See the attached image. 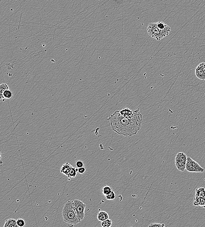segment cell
<instances>
[{"instance_id":"6da1fadb","label":"cell","mask_w":205,"mask_h":227,"mask_svg":"<svg viewBox=\"0 0 205 227\" xmlns=\"http://www.w3.org/2000/svg\"><path fill=\"white\" fill-rule=\"evenodd\" d=\"M113 131L119 135L132 136L136 135L142 126V115L139 108L133 111L130 118L121 115L119 111H115L107 119Z\"/></svg>"},{"instance_id":"7a4b0ae2","label":"cell","mask_w":205,"mask_h":227,"mask_svg":"<svg viewBox=\"0 0 205 227\" xmlns=\"http://www.w3.org/2000/svg\"><path fill=\"white\" fill-rule=\"evenodd\" d=\"M171 28L163 22L151 23L147 28V32L150 36L160 41L169 35Z\"/></svg>"},{"instance_id":"3957f363","label":"cell","mask_w":205,"mask_h":227,"mask_svg":"<svg viewBox=\"0 0 205 227\" xmlns=\"http://www.w3.org/2000/svg\"><path fill=\"white\" fill-rule=\"evenodd\" d=\"M63 221L69 227H73L76 224L81 222L78 219L75 208L73 201H68L64 204L62 211Z\"/></svg>"},{"instance_id":"277c9868","label":"cell","mask_w":205,"mask_h":227,"mask_svg":"<svg viewBox=\"0 0 205 227\" xmlns=\"http://www.w3.org/2000/svg\"><path fill=\"white\" fill-rule=\"evenodd\" d=\"M74 208L78 219L82 221L85 216V209L86 205L81 200H73Z\"/></svg>"},{"instance_id":"5b68a950","label":"cell","mask_w":205,"mask_h":227,"mask_svg":"<svg viewBox=\"0 0 205 227\" xmlns=\"http://www.w3.org/2000/svg\"><path fill=\"white\" fill-rule=\"evenodd\" d=\"M187 156L185 153L180 152L175 158V165L179 171L184 172L186 168Z\"/></svg>"},{"instance_id":"8992f818","label":"cell","mask_w":205,"mask_h":227,"mask_svg":"<svg viewBox=\"0 0 205 227\" xmlns=\"http://www.w3.org/2000/svg\"><path fill=\"white\" fill-rule=\"evenodd\" d=\"M185 169L188 172L193 173H203L205 171L199 163L190 157H187Z\"/></svg>"},{"instance_id":"52a82bcc","label":"cell","mask_w":205,"mask_h":227,"mask_svg":"<svg viewBox=\"0 0 205 227\" xmlns=\"http://www.w3.org/2000/svg\"><path fill=\"white\" fill-rule=\"evenodd\" d=\"M195 75L198 78L205 80V63H201L195 69Z\"/></svg>"},{"instance_id":"ba28073f","label":"cell","mask_w":205,"mask_h":227,"mask_svg":"<svg viewBox=\"0 0 205 227\" xmlns=\"http://www.w3.org/2000/svg\"><path fill=\"white\" fill-rule=\"evenodd\" d=\"M72 167V166L69 163L67 162L62 166L60 169V172L68 177L70 171Z\"/></svg>"},{"instance_id":"9c48e42d","label":"cell","mask_w":205,"mask_h":227,"mask_svg":"<svg viewBox=\"0 0 205 227\" xmlns=\"http://www.w3.org/2000/svg\"><path fill=\"white\" fill-rule=\"evenodd\" d=\"M193 204L195 206H200L205 208V198L195 196Z\"/></svg>"},{"instance_id":"30bf717a","label":"cell","mask_w":205,"mask_h":227,"mask_svg":"<svg viewBox=\"0 0 205 227\" xmlns=\"http://www.w3.org/2000/svg\"><path fill=\"white\" fill-rule=\"evenodd\" d=\"M121 115L127 118H130L133 113V110H130L128 108H123L119 111Z\"/></svg>"},{"instance_id":"8fae6325","label":"cell","mask_w":205,"mask_h":227,"mask_svg":"<svg viewBox=\"0 0 205 227\" xmlns=\"http://www.w3.org/2000/svg\"><path fill=\"white\" fill-rule=\"evenodd\" d=\"M97 219L100 221H103L105 220L109 219V214L106 211H99L97 215Z\"/></svg>"},{"instance_id":"7c38bea8","label":"cell","mask_w":205,"mask_h":227,"mask_svg":"<svg viewBox=\"0 0 205 227\" xmlns=\"http://www.w3.org/2000/svg\"><path fill=\"white\" fill-rule=\"evenodd\" d=\"M195 196L205 198V188L200 187L196 189L195 190Z\"/></svg>"},{"instance_id":"4fadbf2b","label":"cell","mask_w":205,"mask_h":227,"mask_svg":"<svg viewBox=\"0 0 205 227\" xmlns=\"http://www.w3.org/2000/svg\"><path fill=\"white\" fill-rule=\"evenodd\" d=\"M13 97V93L11 90H6L3 93V102H5L6 100L10 99H12Z\"/></svg>"},{"instance_id":"5bb4252c","label":"cell","mask_w":205,"mask_h":227,"mask_svg":"<svg viewBox=\"0 0 205 227\" xmlns=\"http://www.w3.org/2000/svg\"><path fill=\"white\" fill-rule=\"evenodd\" d=\"M9 87L6 84H3L0 85V98L3 101V94L6 90H9Z\"/></svg>"},{"instance_id":"9a60e30c","label":"cell","mask_w":205,"mask_h":227,"mask_svg":"<svg viewBox=\"0 0 205 227\" xmlns=\"http://www.w3.org/2000/svg\"><path fill=\"white\" fill-rule=\"evenodd\" d=\"M77 172H78V169L72 166L70 171L68 177L69 178H75L77 175Z\"/></svg>"},{"instance_id":"2e32d148","label":"cell","mask_w":205,"mask_h":227,"mask_svg":"<svg viewBox=\"0 0 205 227\" xmlns=\"http://www.w3.org/2000/svg\"><path fill=\"white\" fill-rule=\"evenodd\" d=\"M111 187L109 186H105L102 189V193L104 195H108L112 192Z\"/></svg>"},{"instance_id":"e0dca14e","label":"cell","mask_w":205,"mask_h":227,"mask_svg":"<svg viewBox=\"0 0 205 227\" xmlns=\"http://www.w3.org/2000/svg\"><path fill=\"white\" fill-rule=\"evenodd\" d=\"M112 225V221L111 219H108L102 222L101 226L102 227H111Z\"/></svg>"},{"instance_id":"ac0fdd59","label":"cell","mask_w":205,"mask_h":227,"mask_svg":"<svg viewBox=\"0 0 205 227\" xmlns=\"http://www.w3.org/2000/svg\"><path fill=\"white\" fill-rule=\"evenodd\" d=\"M16 224L19 227H24L26 226V221L22 218H20L16 220Z\"/></svg>"},{"instance_id":"d6986e66","label":"cell","mask_w":205,"mask_h":227,"mask_svg":"<svg viewBox=\"0 0 205 227\" xmlns=\"http://www.w3.org/2000/svg\"><path fill=\"white\" fill-rule=\"evenodd\" d=\"M9 227H19L16 224V220L14 219H8Z\"/></svg>"},{"instance_id":"ffe728a7","label":"cell","mask_w":205,"mask_h":227,"mask_svg":"<svg viewBox=\"0 0 205 227\" xmlns=\"http://www.w3.org/2000/svg\"><path fill=\"white\" fill-rule=\"evenodd\" d=\"M116 193L114 191L112 190V192H111L110 194L106 196H105V197L106 200L111 201V200H114L115 198H116Z\"/></svg>"},{"instance_id":"44dd1931","label":"cell","mask_w":205,"mask_h":227,"mask_svg":"<svg viewBox=\"0 0 205 227\" xmlns=\"http://www.w3.org/2000/svg\"><path fill=\"white\" fill-rule=\"evenodd\" d=\"M148 227H165V225L164 224L153 223L151 224Z\"/></svg>"},{"instance_id":"7402d4cb","label":"cell","mask_w":205,"mask_h":227,"mask_svg":"<svg viewBox=\"0 0 205 227\" xmlns=\"http://www.w3.org/2000/svg\"><path fill=\"white\" fill-rule=\"evenodd\" d=\"M76 166L77 168L83 167L84 166V163L82 161L78 160L76 162Z\"/></svg>"},{"instance_id":"603a6c76","label":"cell","mask_w":205,"mask_h":227,"mask_svg":"<svg viewBox=\"0 0 205 227\" xmlns=\"http://www.w3.org/2000/svg\"><path fill=\"white\" fill-rule=\"evenodd\" d=\"M77 169H78V173L81 174H83L84 173H85V171H86V168H85L84 166Z\"/></svg>"},{"instance_id":"cb8c5ba5","label":"cell","mask_w":205,"mask_h":227,"mask_svg":"<svg viewBox=\"0 0 205 227\" xmlns=\"http://www.w3.org/2000/svg\"><path fill=\"white\" fill-rule=\"evenodd\" d=\"M3 227H9V223H8V220H7L6 221V222H5V224H4Z\"/></svg>"}]
</instances>
